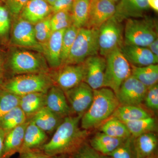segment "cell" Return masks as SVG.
<instances>
[{
    "label": "cell",
    "mask_w": 158,
    "mask_h": 158,
    "mask_svg": "<svg viewBox=\"0 0 158 158\" xmlns=\"http://www.w3.org/2000/svg\"><path fill=\"white\" fill-rule=\"evenodd\" d=\"M144 102L145 106L152 112L158 110V85H153L148 88Z\"/></svg>",
    "instance_id": "obj_38"
},
{
    "label": "cell",
    "mask_w": 158,
    "mask_h": 158,
    "mask_svg": "<svg viewBox=\"0 0 158 158\" xmlns=\"http://www.w3.org/2000/svg\"><path fill=\"white\" fill-rule=\"evenodd\" d=\"M50 23L52 32L67 29L73 25L71 12L62 11L52 14Z\"/></svg>",
    "instance_id": "obj_35"
},
{
    "label": "cell",
    "mask_w": 158,
    "mask_h": 158,
    "mask_svg": "<svg viewBox=\"0 0 158 158\" xmlns=\"http://www.w3.org/2000/svg\"><path fill=\"white\" fill-rule=\"evenodd\" d=\"M125 123L134 138L146 133L156 132L157 130L156 120L152 116Z\"/></svg>",
    "instance_id": "obj_30"
},
{
    "label": "cell",
    "mask_w": 158,
    "mask_h": 158,
    "mask_svg": "<svg viewBox=\"0 0 158 158\" xmlns=\"http://www.w3.org/2000/svg\"><path fill=\"white\" fill-rule=\"evenodd\" d=\"M46 107L62 118L73 115L65 92L55 85L46 94Z\"/></svg>",
    "instance_id": "obj_18"
},
{
    "label": "cell",
    "mask_w": 158,
    "mask_h": 158,
    "mask_svg": "<svg viewBox=\"0 0 158 158\" xmlns=\"http://www.w3.org/2000/svg\"><path fill=\"white\" fill-rule=\"evenodd\" d=\"M28 120L19 106L9 111L0 120V128L6 133Z\"/></svg>",
    "instance_id": "obj_31"
},
{
    "label": "cell",
    "mask_w": 158,
    "mask_h": 158,
    "mask_svg": "<svg viewBox=\"0 0 158 158\" xmlns=\"http://www.w3.org/2000/svg\"><path fill=\"white\" fill-rule=\"evenodd\" d=\"M52 14L51 6L46 0H28L19 16L34 25Z\"/></svg>",
    "instance_id": "obj_19"
},
{
    "label": "cell",
    "mask_w": 158,
    "mask_h": 158,
    "mask_svg": "<svg viewBox=\"0 0 158 158\" xmlns=\"http://www.w3.org/2000/svg\"><path fill=\"white\" fill-rule=\"evenodd\" d=\"M127 139L113 138L100 131L90 139V145L100 154L108 156Z\"/></svg>",
    "instance_id": "obj_24"
},
{
    "label": "cell",
    "mask_w": 158,
    "mask_h": 158,
    "mask_svg": "<svg viewBox=\"0 0 158 158\" xmlns=\"http://www.w3.org/2000/svg\"><path fill=\"white\" fill-rule=\"evenodd\" d=\"M131 75L148 88L158 84L157 64L142 67H136L131 65Z\"/></svg>",
    "instance_id": "obj_27"
},
{
    "label": "cell",
    "mask_w": 158,
    "mask_h": 158,
    "mask_svg": "<svg viewBox=\"0 0 158 158\" xmlns=\"http://www.w3.org/2000/svg\"><path fill=\"white\" fill-rule=\"evenodd\" d=\"M63 119L45 106L36 113L30 120L47 135H52Z\"/></svg>",
    "instance_id": "obj_22"
},
{
    "label": "cell",
    "mask_w": 158,
    "mask_h": 158,
    "mask_svg": "<svg viewBox=\"0 0 158 158\" xmlns=\"http://www.w3.org/2000/svg\"><path fill=\"white\" fill-rule=\"evenodd\" d=\"M100 131L118 138H127L131 136L126 125L116 118H110L100 127Z\"/></svg>",
    "instance_id": "obj_29"
},
{
    "label": "cell",
    "mask_w": 158,
    "mask_h": 158,
    "mask_svg": "<svg viewBox=\"0 0 158 158\" xmlns=\"http://www.w3.org/2000/svg\"><path fill=\"white\" fill-rule=\"evenodd\" d=\"M147 48L155 56L158 58V38L154 40Z\"/></svg>",
    "instance_id": "obj_44"
},
{
    "label": "cell",
    "mask_w": 158,
    "mask_h": 158,
    "mask_svg": "<svg viewBox=\"0 0 158 158\" xmlns=\"http://www.w3.org/2000/svg\"><path fill=\"white\" fill-rule=\"evenodd\" d=\"M6 70V66H5L2 58L0 53V88L5 82V75Z\"/></svg>",
    "instance_id": "obj_43"
},
{
    "label": "cell",
    "mask_w": 158,
    "mask_h": 158,
    "mask_svg": "<svg viewBox=\"0 0 158 158\" xmlns=\"http://www.w3.org/2000/svg\"><path fill=\"white\" fill-rule=\"evenodd\" d=\"M120 49L130 65L132 66L142 67L158 63V58L147 47L123 44Z\"/></svg>",
    "instance_id": "obj_16"
},
{
    "label": "cell",
    "mask_w": 158,
    "mask_h": 158,
    "mask_svg": "<svg viewBox=\"0 0 158 158\" xmlns=\"http://www.w3.org/2000/svg\"><path fill=\"white\" fill-rule=\"evenodd\" d=\"M0 1H2V0H0Z\"/></svg>",
    "instance_id": "obj_52"
},
{
    "label": "cell",
    "mask_w": 158,
    "mask_h": 158,
    "mask_svg": "<svg viewBox=\"0 0 158 158\" xmlns=\"http://www.w3.org/2000/svg\"><path fill=\"white\" fill-rule=\"evenodd\" d=\"M79 30V29L73 25L65 29L62 38L61 66L65 63L68 58L71 48L76 38Z\"/></svg>",
    "instance_id": "obj_33"
},
{
    "label": "cell",
    "mask_w": 158,
    "mask_h": 158,
    "mask_svg": "<svg viewBox=\"0 0 158 158\" xmlns=\"http://www.w3.org/2000/svg\"><path fill=\"white\" fill-rule=\"evenodd\" d=\"M134 137L127 138L114 151L109 155L113 158H135L134 152Z\"/></svg>",
    "instance_id": "obj_37"
},
{
    "label": "cell",
    "mask_w": 158,
    "mask_h": 158,
    "mask_svg": "<svg viewBox=\"0 0 158 158\" xmlns=\"http://www.w3.org/2000/svg\"><path fill=\"white\" fill-rule=\"evenodd\" d=\"M53 85L49 73H30L11 77L1 88L19 96L29 94H46Z\"/></svg>",
    "instance_id": "obj_5"
},
{
    "label": "cell",
    "mask_w": 158,
    "mask_h": 158,
    "mask_svg": "<svg viewBox=\"0 0 158 158\" xmlns=\"http://www.w3.org/2000/svg\"><path fill=\"white\" fill-rule=\"evenodd\" d=\"M73 2L74 0H56L51 6L52 14L59 11L71 12Z\"/></svg>",
    "instance_id": "obj_41"
},
{
    "label": "cell",
    "mask_w": 158,
    "mask_h": 158,
    "mask_svg": "<svg viewBox=\"0 0 158 158\" xmlns=\"http://www.w3.org/2000/svg\"><path fill=\"white\" fill-rule=\"evenodd\" d=\"M98 54V29L81 28L63 65L81 64Z\"/></svg>",
    "instance_id": "obj_6"
},
{
    "label": "cell",
    "mask_w": 158,
    "mask_h": 158,
    "mask_svg": "<svg viewBox=\"0 0 158 158\" xmlns=\"http://www.w3.org/2000/svg\"><path fill=\"white\" fill-rule=\"evenodd\" d=\"M116 3L110 0H91L88 21L84 27L98 29L116 11Z\"/></svg>",
    "instance_id": "obj_13"
},
{
    "label": "cell",
    "mask_w": 158,
    "mask_h": 158,
    "mask_svg": "<svg viewBox=\"0 0 158 158\" xmlns=\"http://www.w3.org/2000/svg\"><path fill=\"white\" fill-rule=\"evenodd\" d=\"M134 152L135 158H146L154 155L158 145L155 132L143 134L134 138Z\"/></svg>",
    "instance_id": "obj_21"
},
{
    "label": "cell",
    "mask_w": 158,
    "mask_h": 158,
    "mask_svg": "<svg viewBox=\"0 0 158 158\" xmlns=\"http://www.w3.org/2000/svg\"><path fill=\"white\" fill-rule=\"evenodd\" d=\"M65 29L52 32L45 45L43 47V54L50 69L59 68L62 65V41Z\"/></svg>",
    "instance_id": "obj_17"
},
{
    "label": "cell",
    "mask_w": 158,
    "mask_h": 158,
    "mask_svg": "<svg viewBox=\"0 0 158 158\" xmlns=\"http://www.w3.org/2000/svg\"><path fill=\"white\" fill-rule=\"evenodd\" d=\"M84 62L74 65H64L50 70V76L53 85L65 92L84 82L85 77Z\"/></svg>",
    "instance_id": "obj_10"
},
{
    "label": "cell",
    "mask_w": 158,
    "mask_h": 158,
    "mask_svg": "<svg viewBox=\"0 0 158 158\" xmlns=\"http://www.w3.org/2000/svg\"><path fill=\"white\" fill-rule=\"evenodd\" d=\"M48 139L47 134L30 120L25 131L23 143L20 151L40 149L48 141Z\"/></svg>",
    "instance_id": "obj_23"
},
{
    "label": "cell",
    "mask_w": 158,
    "mask_h": 158,
    "mask_svg": "<svg viewBox=\"0 0 158 158\" xmlns=\"http://www.w3.org/2000/svg\"><path fill=\"white\" fill-rule=\"evenodd\" d=\"M19 158H52L40 149L22 150L19 152Z\"/></svg>",
    "instance_id": "obj_42"
},
{
    "label": "cell",
    "mask_w": 158,
    "mask_h": 158,
    "mask_svg": "<svg viewBox=\"0 0 158 158\" xmlns=\"http://www.w3.org/2000/svg\"><path fill=\"white\" fill-rule=\"evenodd\" d=\"M110 1H112V2H113L115 3H117V2H118L119 1V0H110Z\"/></svg>",
    "instance_id": "obj_50"
},
{
    "label": "cell",
    "mask_w": 158,
    "mask_h": 158,
    "mask_svg": "<svg viewBox=\"0 0 158 158\" xmlns=\"http://www.w3.org/2000/svg\"><path fill=\"white\" fill-rule=\"evenodd\" d=\"M52 15L46 18L45 19L37 23L34 25L35 37L42 48L52 33L50 23V18Z\"/></svg>",
    "instance_id": "obj_34"
},
{
    "label": "cell",
    "mask_w": 158,
    "mask_h": 158,
    "mask_svg": "<svg viewBox=\"0 0 158 158\" xmlns=\"http://www.w3.org/2000/svg\"><path fill=\"white\" fill-rule=\"evenodd\" d=\"M11 15L5 4L0 1V40L9 36L11 29Z\"/></svg>",
    "instance_id": "obj_36"
},
{
    "label": "cell",
    "mask_w": 158,
    "mask_h": 158,
    "mask_svg": "<svg viewBox=\"0 0 158 158\" xmlns=\"http://www.w3.org/2000/svg\"><path fill=\"white\" fill-rule=\"evenodd\" d=\"M13 19L11 29V45L43 53L42 46L35 37L34 25L19 16Z\"/></svg>",
    "instance_id": "obj_9"
},
{
    "label": "cell",
    "mask_w": 158,
    "mask_h": 158,
    "mask_svg": "<svg viewBox=\"0 0 158 158\" xmlns=\"http://www.w3.org/2000/svg\"><path fill=\"white\" fill-rule=\"evenodd\" d=\"M123 44V27L113 16L99 28V54L106 58L113 51L120 49Z\"/></svg>",
    "instance_id": "obj_8"
},
{
    "label": "cell",
    "mask_w": 158,
    "mask_h": 158,
    "mask_svg": "<svg viewBox=\"0 0 158 158\" xmlns=\"http://www.w3.org/2000/svg\"><path fill=\"white\" fill-rule=\"evenodd\" d=\"M19 106L29 120L46 106V94L34 93L20 97Z\"/></svg>",
    "instance_id": "obj_25"
},
{
    "label": "cell",
    "mask_w": 158,
    "mask_h": 158,
    "mask_svg": "<svg viewBox=\"0 0 158 158\" xmlns=\"http://www.w3.org/2000/svg\"><path fill=\"white\" fill-rule=\"evenodd\" d=\"M146 158H156V157L155 156L152 155V156H150L148 157H147Z\"/></svg>",
    "instance_id": "obj_51"
},
{
    "label": "cell",
    "mask_w": 158,
    "mask_h": 158,
    "mask_svg": "<svg viewBox=\"0 0 158 158\" xmlns=\"http://www.w3.org/2000/svg\"><path fill=\"white\" fill-rule=\"evenodd\" d=\"M149 9L147 0H119L114 16L120 23L129 19L142 18Z\"/></svg>",
    "instance_id": "obj_15"
},
{
    "label": "cell",
    "mask_w": 158,
    "mask_h": 158,
    "mask_svg": "<svg viewBox=\"0 0 158 158\" xmlns=\"http://www.w3.org/2000/svg\"><path fill=\"white\" fill-rule=\"evenodd\" d=\"M82 116L73 115L63 118L52 136L40 149L51 157L71 156L86 142L90 134L80 126Z\"/></svg>",
    "instance_id": "obj_1"
},
{
    "label": "cell",
    "mask_w": 158,
    "mask_h": 158,
    "mask_svg": "<svg viewBox=\"0 0 158 158\" xmlns=\"http://www.w3.org/2000/svg\"><path fill=\"white\" fill-rule=\"evenodd\" d=\"M13 19L18 17L23 7L28 0H2Z\"/></svg>",
    "instance_id": "obj_40"
},
{
    "label": "cell",
    "mask_w": 158,
    "mask_h": 158,
    "mask_svg": "<svg viewBox=\"0 0 158 158\" xmlns=\"http://www.w3.org/2000/svg\"><path fill=\"white\" fill-rule=\"evenodd\" d=\"M20 96L0 88V120L7 113L19 105Z\"/></svg>",
    "instance_id": "obj_32"
},
{
    "label": "cell",
    "mask_w": 158,
    "mask_h": 158,
    "mask_svg": "<svg viewBox=\"0 0 158 158\" xmlns=\"http://www.w3.org/2000/svg\"><path fill=\"white\" fill-rule=\"evenodd\" d=\"M70 158H100V154L85 142L70 156Z\"/></svg>",
    "instance_id": "obj_39"
},
{
    "label": "cell",
    "mask_w": 158,
    "mask_h": 158,
    "mask_svg": "<svg viewBox=\"0 0 158 158\" xmlns=\"http://www.w3.org/2000/svg\"><path fill=\"white\" fill-rule=\"evenodd\" d=\"M64 92L73 115L83 116L93 101L94 90L84 82Z\"/></svg>",
    "instance_id": "obj_12"
},
{
    "label": "cell",
    "mask_w": 158,
    "mask_h": 158,
    "mask_svg": "<svg viewBox=\"0 0 158 158\" xmlns=\"http://www.w3.org/2000/svg\"><path fill=\"white\" fill-rule=\"evenodd\" d=\"M100 158H113L111 156L107 155H103L100 154Z\"/></svg>",
    "instance_id": "obj_49"
},
{
    "label": "cell",
    "mask_w": 158,
    "mask_h": 158,
    "mask_svg": "<svg viewBox=\"0 0 158 158\" xmlns=\"http://www.w3.org/2000/svg\"><path fill=\"white\" fill-rule=\"evenodd\" d=\"M152 116L140 106L119 105L110 118H116L123 122H129Z\"/></svg>",
    "instance_id": "obj_26"
},
{
    "label": "cell",
    "mask_w": 158,
    "mask_h": 158,
    "mask_svg": "<svg viewBox=\"0 0 158 158\" xmlns=\"http://www.w3.org/2000/svg\"><path fill=\"white\" fill-rule=\"evenodd\" d=\"M84 63L85 70L84 82L93 90L103 87L106 58L98 54L89 57Z\"/></svg>",
    "instance_id": "obj_14"
},
{
    "label": "cell",
    "mask_w": 158,
    "mask_h": 158,
    "mask_svg": "<svg viewBox=\"0 0 158 158\" xmlns=\"http://www.w3.org/2000/svg\"><path fill=\"white\" fill-rule=\"evenodd\" d=\"M29 121L30 120L6 133L2 158H9L19 152L22 147L25 131Z\"/></svg>",
    "instance_id": "obj_20"
},
{
    "label": "cell",
    "mask_w": 158,
    "mask_h": 158,
    "mask_svg": "<svg viewBox=\"0 0 158 158\" xmlns=\"http://www.w3.org/2000/svg\"><path fill=\"white\" fill-rule=\"evenodd\" d=\"M6 135V133L5 131L0 128V158H2V155L4 140Z\"/></svg>",
    "instance_id": "obj_45"
},
{
    "label": "cell",
    "mask_w": 158,
    "mask_h": 158,
    "mask_svg": "<svg viewBox=\"0 0 158 158\" xmlns=\"http://www.w3.org/2000/svg\"><path fill=\"white\" fill-rule=\"evenodd\" d=\"M148 88L131 75L123 82L116 95L120 105L140 106Z\"/></svg>",
    "instance_id": "obj_11"
},
{
    "label": "cell",
    "mask_w": 158,
    "mask_h": 158,
    "mask_svg": "<svg viewBox=\"0 0 158 158\" xmlns=\"http://www.w3.org/2000/svg\"><path fill=\"white\" fill-rule=\"evenodd\" d=\"M91 0H74L71 11L73 25L77 28L84 27L88 21Z\"/></svg>",
    "instance_id": "obj_28"
},
{
    "label": "cell",
    "mask_w": 158,
    "mask_h": 158,
    "mask_svg": "<svg viewBox=\"0 0 158 158\" xmlns=\"http://www.w3.org/2000/svg\"><path fill=\"white\" fill-rule=\"evenodd\" d=\"M105 58L103 87L110 88L116 94L122 84L131 75V67L120 48L113 51Z\"/></svg>",
    "instance_id": "obj_7"
},
{
    "label": "cell",
    "mask_w": 158,
    "mask_h": 158,
    "mask_svg": "<svg viewBox=\"0 0 158 158\" xmlns=\"http://www.w3.org/2000/svg\"><path fill=\"white\" fill-rule=\"evenodd\" d=\"M6 69L12 77L30 73H48L50 71L42 53L22 48L10 51Z\"/></svg>",
    "instance_id": "obj_3"
},
{
    "label": "cell",
    "mask_w": 158,
    "mask_h": 158,
    "mask_svg": "<svg viewBox=\"0 0 158 158\" xmlns=\"http://www.w3.org/2000/svg\"><path fill=\"white\" fill-rule=\"evenodd\" d=\"M119 105L116 94L110 88L102 87L94 90L93 101L82 116L81 128L89 131L100 126L111 117Z\"/></svg>",
    "instance_id": "obj_2"
},
{
    "label": "cell",
    "mask_w": 158,
    "mask_h": 158,
    "mask_svg": "<svg viewBox=\"0 0 158 158\" xmlns=\"http://www.w3.org/2000/svg\"><path fill=\"white\" fill-rule=\"evenodd\" d=\"M158 38V24L153 18L129 19L123 29L124 44L147 47Z\"/></svg>",
    "instance_id": "obj_4"
},
{
    "label": "cell",
    "mask_w": 158,
    "mask_h": 158,
    "mask_svg": "<svg viewBox=\"0 0 158 158\" xmlns=\"http://www.w3.org/2000/svg\"><path fill=\"white\" fill-rule=\"evenodd\" d=\"M147 2L149 8L158 12V0H147Z\"/></svg>",
    "instance_id": "obj_46"
},
{
    "label": "cell",
    "mask_w": 158,
    "mask_h": 158,
    "mask_svg": "<svg viewBox=\"0 0 158 158\" xmlns=\"http://www.w3.org/2000/svg\"><path fill=\"white\" fill-rule=\"evenodd\" d=\"M56 1V0H46V1L49 5H50L51 6H52Z\"/></svg>",
    "instance_id": "obj_48"
},
{
    "label": "cell",
    "mask_w": 158,
    "mask_h": 158,
    "mask_svg": "<svg viewBox=\"0 0 158 158\" xmlns=\"http://www.w3.org/2000/svg\"><path fill=\"white\" fill-rule=\"evenodd\" d=\"M52 158H71L70 156L68 155H59L54 156Z\"/></svg>",
    "instance_id": "obj_47"
}]
</instances>
